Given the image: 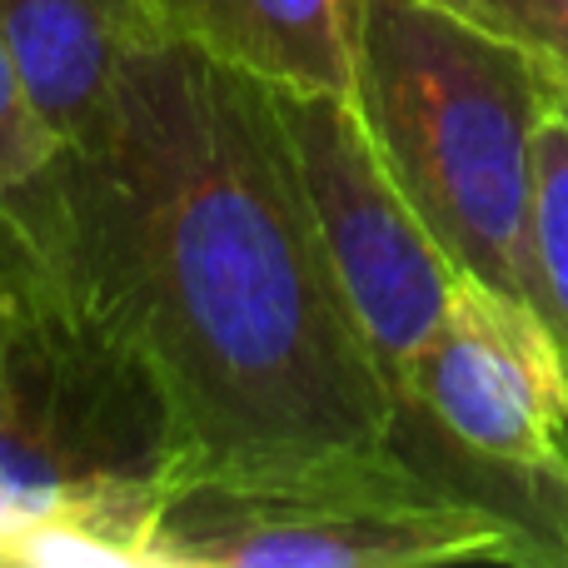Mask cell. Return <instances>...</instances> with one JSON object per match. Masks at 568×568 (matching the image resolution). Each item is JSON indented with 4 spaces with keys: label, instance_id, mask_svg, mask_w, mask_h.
I'll use <instances>...</instances> for the list:
<instances>
[{
    "label": "cell",
    "instance_id": "1",
    "mask_svg": "<svg viewBox=\"0 0 568 568\" xmlns=\"http://www.w3.org/2000/svg\"><path fill=\"white\" fill-rule=\"evenodd\" d=\"M6 205L150 369L175 469L394 439L399 399L334 280L270 85L155 40L100 135Z\"/></svg>",
    "mask_w": 568,
    "mask_h": 568
},
{
    "label": "cell",
    "instance_id": "2",
    "mask_svg": "<svg viewBox=\"0 0 568 568\" xmlns=\"http://www.w3.org/2000/svg\"><path fill=\"white\" fill-rule=\"evenodd\" d=\"M568 80L434 0H364L354 110L464 280L534 310V135Z\"/></svg>",
    "mask_w": 568,
    "mask_h": 568
},
{
    "label": "cell",
    "instance_id": "3",
    "mask_svg": "<svg viewBox=\"0 0 568 568\" xmlns=\"http://www.w3.org/2000/svg\"><path fill=\"white\" fill-rule=\"evenodd\" d=\"M544 568L534 539L394 444L195 464L160 484L145 568Z\"/></svg>",
    "mask_w": 568,
    "mask_h": 568
},
{
    "label": "cell",
    "instance_id": "4",
    "mask_svg": "<svg viewBox=\"0 0 568 568\" xmlns=\"http://www.w3.org/2000/svg\"><path fill=\"white\" fill-rule=\"evenodd\" d=\"M394 399L404 459L509 514L544 568H568V364L529 304L459 280Z\"/></svg>",
    "mask_w": 568,
    "mask_h": 568
},
{
    "label": "cell",
    "instance_id": "5",
    "mask_svg": "<svg viewBox=\"0 0 568 568\" xmlns=\"http://www.w3.org/2000/svg\"><path fill=\"white\" fill-rule=\"evenodd\" d=\"M294 165L349 314L389 384L439 334L459 270L389 175L349 95L275 90Z\"/></svg>",
    "mask_w": 568,
    "mask_h": 568
},
{
    "label": "cell",
    "instance_id": "6",
    "mask_svg": "<svg viewBox=\"0 0 568 568\" xmlns=\"http://www.w3.org/2000/svg\"><path fill=\"white\" fill-rule=\"evenodd\" d=\"M0 40L65 145H90L125 65L160 30L150 0H0Z\"/></svg>",
    "mask_w": 568,
    "mask_h": 568
},
{
    "label": "cell",
    "instance_id": "7",
    "mask_svg": "<svg viewBox=\"0 0 568 568\" xmlns=\"http://www.w3.org/2000/svg\"><path fill=\"white\" fill-rule=\"evenodd\" d=\"M160 40L270 90L349 95L364 0H150Z\"/></svg>",
    "mask_w": 568,
    "mask_h": 568
},
{
    "label": "cell",
    "instance_id": "8",
    "mask_svg": "<svg viewBox=\"0 0 568 568\" xmlns=\"http://www.w3.org/2000/svg\"><path fill=\"white\" fill-rule=\"evenodd\" d=\"M534 314L549 324L568 364V85L549 100L534 135Z\"/></svg>",
    "mask_w": 568,
    "mask_h": 568
},
{
    "label": "cell",
    "instance_id": "9",
    "mask_svg": "<svg viewBox=\"0 0 568 568\" xmlns=\"http://www.w3.org/2000/svg\"><path fill=\"white\" fill-rule=\"evenodd\" d=\"M60 150H65V140L40 115L26 75H20V65L10 60L6 40H0V200L20 195L40 175H50Z\"/></svg>",
    "mask_w": 568,
    "mask_h": 568
},
{
    "label": "cell",
    "instance_id": "10",
    "mask_svg": "<svg viewBox=\"0 0 568 568\" xmlns=\"http://www.w3.org/2000/svg\"><path fill=\"white\" fill-rule=\"evenodd\" d=\"M449 16L524 45L568 80V0H434Z\"/></svg>",
    "mask_w": 568,
    "mask_h": 568
},
{
    "label": "cell",
    "instance_id": "11",
    "mask_svg": "<svg viewBox=\"0 0 568 568\" xmlns=\"http://www.w3.org/2000/svg\"><path fill=\"white\" fill-rule=\"evenodd\" d=\"M30 524V509L20 504V494L10 489V479L0 474V564H10V554H16V539L26 534Z\"/></svg>",
    "mask_w": 568,
    "mask_h": 568
},
{
    "label": "cell",
    "instance_id": "12",
    "mask_svg": "<svg viewBox=\"0 0 568 568\" xmlns=\"http://www.w3.org/2000/svg\"><path fill=\"white\" fill-rule=\"evenodd\" d=\"M10 320H16V275H10L6 245H0V364H6V344H10Z\"/></svg>",
    "mask_w": 568,
    "mask_h": 568
}]
</instances>
